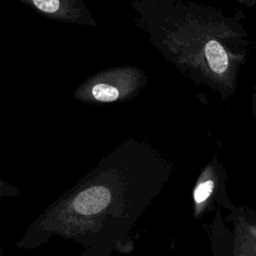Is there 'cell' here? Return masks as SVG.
<instances>
[{
  "label": "cell",
  "instance_id": "obj_1",
  "mask_svg": "<svg viewBox=\"0 0 256 256\" xmlns=\"http://www.w3.org/2000/svg\"><path fill=\"white\" fill-rule=\"evenodd\" d=\"M133 25L154 49L196 86L227 100L238 89L250 39L243 18L192 0H128Z\"/></svg>",
  "mask_w": 256,
  "mask_h": 256
},
{
  "label": "cell",
  "instance_id": "obj_2",
  "mask_svg": "<svg viewBox=\"0 0 256 256\" xmlns=\"http://www.w3.org/2000/svg\"><path fill=\"white\" fill-rule=\"evenodd\" d=\"M149 77L134 65H122L98 72L88 78L76 91L83 102L108 104L125 102L137 97L148 85Z\"/></svg>",
  "mask_w": 256,
  "mask_h": 256
},
{
  "label": "cell",
  "instance_id": "obj_3",
  "mask_svg": "<svg viewBox=\"0 0 256 256\" xmlns=\"http://www.w3.org/2000/svg\"><path fill=\"white\" fill-rule=\"evenodd\" d=\"M227 173L222 164L215 158L199 175L193 190L194 216L202 217L207 213L214 203H221L235 212V207L226 195Z\"/></svg>",
  "mask_w": 256,
  "mask_h": 256
},
{
  "label": "cell",
  "instance_id": "obj_4",
  "mask_svg": "<svg viewBox=\"0 0 256 256\" xmlns=\"http://www.w3.org/2000/svg\"><path fill=\"white\" fill-rule=\"evenodd\" d=\"M47 17L96 26L91 13L82 0H22Z\"/></svg>",
  "mask_w": 256,
  "mask_h": 256
},
{
  "label": "cell",
  "instance_id": "obj_5",
  "mask_svg": "<svg viewBox=\"0 0 256 256\" xmlns=\"http://www.w3.org/2000/svg\"><path fill=\"white\" fill-rule=\"evenodd\" d=\"M239 214L235 224V247L238 250L256 256V218L252 214Z\"/></svg>",
  "mask_w": 256,
  "mask_h": 256
},
{
  "label": "cell",
  "instance_id": "obj_6",
  "mask_svg": "<svg viewBox=\"0 0 256 256\" xmlns=\"http://www.w3.org/2000/svg\"><path fill=\"white\" fill-rule=\"evenodd\" d=\"M8 189H12V187H10L8 184L0 181V197H2V195H6Z\"/></svg>",
  "mask_w": 256,
  "mask_h": 256
},
{
  "label": "cell",
  "instance_id": "obj_7",
  "mask_svg": "<svg viewBox=\"0 0 256 256\" xmlns=\"http://www.w3.org/2000/svg\"><path fill=\"white\" fill-rule=\"evenodd\" d=\"M252 107H253L254 113L256 115V85L254 86V93L252 95Z\"/></svg>",
  "mask_w": 256,
  "mask_h": 256
},
{
  "label": "cell",
  "instance_id": "obj_8",
  "mask_svg": "<svg viewBox=\"0 0 256 256\" xmlns=\"http://www.w3.org/2000/svg\"><path fill=\"white\" fill-rule=\"evenodd\" d=\"M235 256H253V255H250V254H248L246 252H243V251L237 249V251L235 252Z\"/></svg>",
  "mask_w": 256,
  "mask_h": 256
}]
</instances>
